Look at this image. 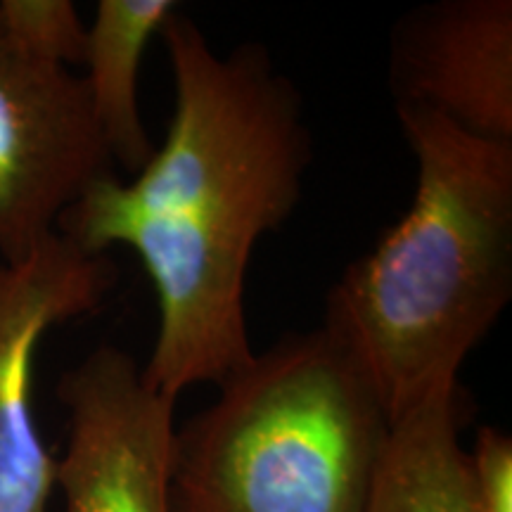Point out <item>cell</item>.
Instances as JSON below:
<instances>
[{
  "instance_id": "cell-1",
  "label": "cell",
  "mask_w": 512,
  "mask_h": 512,
  "mask_svg": "<svg viewBox=\"0 0 512 512\" xmlns=\"http://www.w3.org/2000/svg\"><path fill=\"white\" fill-rule=\"evenodd\" d=\"M162 38L174 117L136 176H102L57 221L83 252H136L155 287L159 328L143 377L178 401L252 361L245 280L256 242L290 219L311 166L294 83L264 46L221 55L178 8Z\"/></svg>"
},
{
  "instance_id": "cell-2",
  "label": "cell",
  "mask_w": 512,
  "mask_h": 512,
  "mask_svg": "<svg viewBox=\"0 0 512 512\" xmlns=\"http://www.w3.org/2000/svg\"><path fill=\"white\" fill-rule=\"evenodd\" d=\"M418 178L411 207L344 268L323 330L347 351L389 425L460 382L512 297V143L396 107Z\"/></svg>"
},
{
  "instance_id": "cell-3",
  "label": "cell",
  "mask_w": 512,
  "mask_h": 512,
  "mask_svg": "<svg viewBox=\"0 0 512 512\" xmlns=\"http://www.w3.org/2000/svg\"><path fill=\"white\" fill-rule=\"evenodd\" d=\"M176 430L171 512H366L389 420L323 328L254 354Z\"/></svg>"
},
{
  "instance_id": "cell-4",
  "label": "cell",
  "mask_w": 512,
  "mask_h": 512,
  "mask_svg": "<svg viewBox=\"0 0 512 512\" xmlns=\"http://www.w3.org/2000/svg\"><path fill=\"white\" fill-rule=\"evenodd\" d=\"M114 164L83 76L0 27V259L22 261Z\"/></svg>"
},
{
  "instance_id": "cell-5",
  "label": "cell",
  "mask_w": 512,
  "mask_h": 512,
  "mask_svg": "<svg viewBox=\"0 0 512 512\" xmlns=\"http://www.w3.org/2000/svg\"><path fill=\"white\" fill-rule=\"evenodd\" d=\"M69 441L55 486L67 512H171L174 408L145 382L140 363L100 344L57 382Z\"/></svg>"
},
{
  "instance_id": "cell-6",
  "label": "cell",
  "mask_w": 512,
  "mask_h": 512,
  "mask_svg": "<svg viewBox=\"0 0 512 512\" xmlns=\"http://www.w3.org/2000/svg\"><path fill=\"white\" fill-rule=\"evenodd\" d=\"M107 254L60 233L22 261L0 259V512H48L57 460L34 420V363L57 325L98 311L117 287Z\"/></svg>"
},
{
  "instance_id": "cell-7",
  "label": "cell",
  "mask_w": 512,
  "mask_h": 512,
  "mask_svg": "<svg viewBox=\"0 0 512 512\" xmlns=\"http://www.w3.org/2000/svg\"><path fill=\"white\" fill-rule=\"evenodd\" d=\"M396 107L439 114L472 136L512 143V3L437 0L392 34Z\"/></svg>"
},
{
  "instance_id": "cell-8",
  "label": "cell",
  "mask_w": 512,
  "mask_h": 512,
  "mask_svg": "<svg viewBox=\"0 0 512 512\" xmlns=\"http://www.w3.org/2000/svg\"><path fill=\"white\" fill-rule=\"evenodd\" d=\"M463 384H446L389 425L366 512H482L460 444Z\"/></svg>"
},
{
  "instance_id": "cell-9",
  "label": "cell",
  "mask_w": 512,
  "mask_h": 512,
  "mask_svg": "<svg viewBox=\"0 0 512 512\" xmlns=\"http://www.w3.org/2000/svg\"><path fill=\"white\" fill-rule=\"evenodd\" d=\"M178 10L176 0H100L88 24L83 81L112 164L136 176L155 155L140 114L145 50Z\"/></svg>"
},
{
  "instance_id": "cell-10",
  "label": "cell",
  "mask_w": 512,
  "mask_h": 512,
  "mask_svg": "<svg viewBox=\"0 0 512 512\" xmlns=\"http://www.w3.org/2000/svg\"><path fill=\"white\" fill-rule=\"evenodd\" d=\"M0 27L36 60L72 69L86 57L88 24L72 0H0Z\"/></svg>"
},
{
  "instance_id": "cell-11",
  "label": "cell",
  "mask_w": 512,
  "mask_h": 512,
  "mask_svg": "<svg viewBox=\"0 0 512 512\" xmlns=\"http://www.w3.org/2000/svg\"><path fill=\"white\" fill-rule=\"evenodd\" d=\"M472 489L482 512H512V439L496 427H479L467 451Z\"/></svg>"
}]
</instances>
